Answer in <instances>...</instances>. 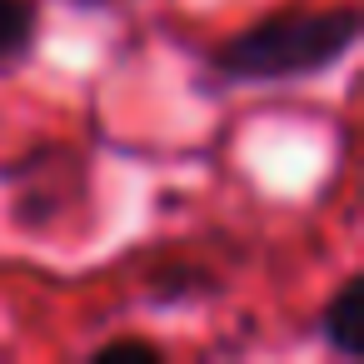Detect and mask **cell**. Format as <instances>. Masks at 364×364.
Listing matches in <instances>:
<instances>
[{
    "label": "cell",
    "instance_id": "6",
    "mask_svg": "<svg viewBox=\"0 0 364 364\" xmlns=\"http://www.w3.org/2000/svg\"><path fill=\"white\" fill-rule=\"evenodd\" d=\"M85 6H95V0H85Z\"/></svg>",
    "mask_w": 364,
    "mask_h": 364
},
{
    "label": "cell",
    "instance_id": "5",
    "mask_svg": "<svg viewBox=\"0 0 364 364\" xmlns=\"http://www.w3.org/2000/svg\"><path fill=\"white\" fill-rule=\"evenodd\" d=\"M90 359L95 364H155L160 359V344H150V339H110Z\"/></svg>",
    "mask_w": 364,
    "mask_h": 364
},
{
    "label": "cell",
    "instance_id": "3",
    "mask_svg": "<svg viewBox=\"0 0 364 364\" xmlns=\"http://www.w3.org/2000/svg\"><path fill=\"white\" fill-rule=\"evenodd\" d=\"M31 36H36V6L31 0H0V65L26 55Z\"/></svg>",
    "mask_w": 364,
    "mask_h": 364
},
{
    "label": "cell",
    "instance_id": "4",
    "mask_svg": "<svg viewBox=\"0 0 364 364\" xmlns=\"http://www.w3.org/2000/svg\"><path fill=\"white\" fill-rule=\"evenodd\" d=\"M210 289V274L205 269H195V264H180V269H165L160 279H155V299H190V294H205Z\"/></svg>",
    "mask_w": 364,
    "mask_h": 364
},
{
    "label": "cell",
    "instance_id": "2",
    "mask_svg": "<svg viewBox=\"0 0 364 364\" xmlns=\"http://www.w3.org/2000/svg\"><path fill=\"white\" fill-rule=\"evenodd\" d=\"M319 329H324V339H329V349L339 359H359L364 354V279L359 274H349L329 294V304L319 314Z\"/></svg>",
    "mask_w": 364,
    "mask_h": 364
},
{
    "label": "cell",
    "instance_id": "1",
    "mask_svg": "<svg viewBox=\"0 0 364 364\" xmlns=\"http://www.w3.org/2000/svg\"><path fill=\"white\" fill-rule=\"evenodd\" d=\"M359 41V11L354 6H324V11H284L264 16L250 31L230 36L215 50V70L250 85L274 80H304L339 65Z\"/></svg>",
    "mask_w": 364,
    "mask_h": 364
}]
</instances>
